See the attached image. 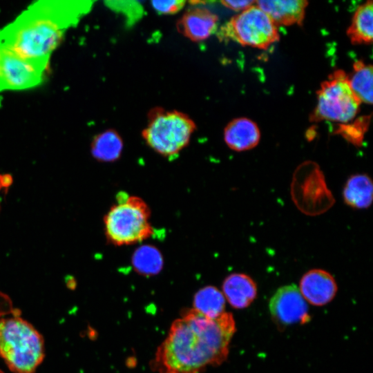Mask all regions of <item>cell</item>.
Masks as SVG:
<instances>
[{"label": "cell", "mask_w": 373, "mask_h": 373, "mask_svg": "<svg viewBox=\"0 0 373 373\" xmlns=\"http://www.w3.org/2000/svg\"><path fill=\"white\" fill-rule=\"evenodd\" d=\"M235 332L230 312L210 318L193 308L185 310L158 347L155 365L164 373H202L227 358Z\"/></svg>", "instance_id": "cell-1"}, {"label": "cell", "mask_w": 373, "mask_h": 373, "mask_svg": "<svg viewBox=\"0 0 373 373\" xmlns=\"http://www.w3.org/2000/svg\"><path fill=\"white\" fill-rule=\"evenodd\" d=\"M91 6L88 1H36L0 29V43L25 59H49L66 31L75 26Z\"/></svg>", "instance_id": "cell-2"}, {"label": "cell", "mask_w": 373, "mask_h": 373, "mask_svg": "<svg viewBox=\"0 0 373 373\" xmlns=\"http://www.w3.org/2000/svg\"><path fill=\"white\" fill-rule=\"evenodd\" d=\"M45 355L39 332L18 316L0 320V356L15 373H34Z\"/></svg>", "instance_id": "cell-3"}, {"label": "cell", "mask_w": 373, "mask_h": 373, "mask_svg": "<svg viewBox=\"0 0 373 373\" xmlns=\"http://www.w3.org/2000/svg\"><path fill=\"white\" fill-rule=\"evenodd\" d=\"M151 209L141 198L119 192L104 218L108 241L115 246L142 242L153 234Z\"/></svg>", "instance_id": "cell-4"}, {"label": "cell", "mask_w": 373, "mask_h": 373, "mask_svg": "<svg viewBox=\"0 0 373 373\" xmlns=\"http://www.w3.org/2000/svg\"><path fill=\"white\" fill-rule=\"evenodd\" d=\"M195 129V123L184 113L157 109L152 111L142 136L153 150L170 157L189 144Z\"/></svg>", "instance_id": "cell-5"}, {"label": "cell", "mask_w": 373, "mask_h": 373, "mask_svg": "<svg viewBox=\"0 0 373 373\" xmlns=\"http://www.w3.org/2000/svg\"><path fill=\"white\" fill-rule=\"evenodd\" d=\"M360 104L350 86L347 75L337 70L321 84L311 119L346 123L356 115Z\"/></svg>", "instance_id": "cell-6"}, {"label": "cell", "mask_w": 373, "mask_h": 373, "mask_svg": "<svg viewBox=\"0 0 373 373\" xmlns=\"http://www.w3.org/2000/svg\"><path fill=\"white\" fill-rule=\"evenodd\" d=\"M220 36L259 49H267L279 39L277 26L256 2L222 26Z\"/></svg>", "instance_id": "cell-7"}, {"label": "cell", "mask_w": 373, "mask_h": 373, "mask_svg": "<svg viewBox=\"0 0 373 373\" xmlns=\"http://www.w3.org/2000/svg\"><path fill=\"white\" fill-rule=\"evenodd\" d=\"M292 200L305 214L316 216L328 210L334 199L317 164L305 162L295 171L291 185Z\"/></svg>", "instance_id": "cell-8"}, {"label": "cell", "mask_w": 373, "mask_h": 373, "mask_svg": "<svg viewBox=\"0 0 373 373\" xmlns=\"http://www.w3.org/2000/svg\"><path fill=\"white\" fill-rule=\"evenodd\" d=\"M49 59L23 58L0 43V91L22 90L39 84Z\"/></svg>", "instance_id": "cell-9"}, {"label": "cell", "mask_w": 373, "mask_h": 373, "mask_svg": "<svg viewBox=\"0 0 373 373\" xmlns=\"http://www.w3.org/2000/svg\"><path fill=\"white\" fill-rule=\"evenodd\" d=\"M269 309L279 325L304 323L309 318L307 304L295 285L278 289L269 300Z\"/></svg>", "instance_id": "cell-10"}, {"label": "cell", "mask_w": 373, "mask_h": 373, "mask_svg": "<svg viewBox=\"0 0 373 373\" xmlns=\"http://www.w3.org/2000/svg\"><path fill=\"white\" fill-rule=\"evenodd\" d=\"M299 291L305 301L313 305L323 306L333 300L337 292V285L329 272L314 269L303 276Z\"/></svg>", "instance_id": "cell-11"}, {"label": "cell", "mask_w": 373, "mask_h": 373, "mask_svg": "<svg viewBox=\"0 0 373 373\" xmlns=\"http://www.w3.org/2000/svg\"><path fill=\"white\" fill-rule=\"evenodd\" d=\"M308 2L305 0H260L256 5L277 25H301Z\"/></svg>", "instance_id": "cell-12"}, {"label": "cell", "mask_w": 373, "mask_h": 373, "mask_svg": "<svg viewBox=\"0 0 373 373\" xmlns=\"http://www.w3.org/2000/svg\"><path fill=\"white\" fill-rule=\"evenodd\" d=\"M260 131L258 125L247 117H238L231 121L224 131L227 145L236 151L251 149L258 145Z\"/></svg>", "instance_id": "cell-13"}, {"label": "cell", "mask_w": 373, "mask_h": 373, "mask_svg": "<svg viewBox=\"0 0 373 373\" xmlns=\"http://www.w3.org/2000/svg\"><path fill=\"white\" fill-rule=\"evenodd\" d=\"M222 294L233 308L244 309L256 298L257 287L255 281L248 275L233 273L224 279Z\"/></svg>", "instance_id": "cell-14"}, {"label": "cell", "mask_w": 373, "mask_h": 373, "mask_svg": "<svg viewBox=\"0 0 373 373\" xmlns=\"http://www.w3.org/2000/svg\"><path fill=\"white\" fill-rule=\"evenodd\" d=\"M218 17L206 8H196L188 10L179 22L180 30L189 39L199 41L216 30Z\"/></svg>", "instance_id": "cell-15"}, {"label": "cell", "mask_w": 373, "mask_h": 373, "mask_svg": "<svg viewBox=\"0 0 373 373\" xmlns=\"http://www.w3.org/2000/svg\"><path fill=\"white\" fill-rule=\"evenodd\" d=\"M346 204L354 209H366L373 200V183L367 174H355L347 180L343 191Z\"/></svg>", "instance_id": "cell-16"}, {"label": "cell", "mask_w": 373, "mask_h": 373, "mask_svg": "<svg viewBox=\"0 0 373 373\" xmlns=\"http://www.w3.org/2000/svg\"><path fill=\"white\" fill-rule=\"evenodd\" d=\"M373 3L367 1L355 11L351 24L347 30L352 44H370L373 35Z\"/></svg>", "instance_id": "cell-17"}, {"label": "cell", "mask_w": 373, "mask_h": 373, "mask_svg": "<svg viewBox=\"0 0 373 373\" xmlns=\"http://www.w3.org/2000/svg\"><path fill=\"white\" fill-rule=\"evenodd\" d=\"M123 141L118 133L114 130H106L98 134L91 143L93 156L102 162H114L121 156Z\"/></svg>", "instance_id": "cell-18"}, {"label": "cell", "mask_w": 373, "mask_h": 373, "mask_svg": "<svg viewBox=\"0 0 373 373\" xmlns=\"http://www.w3.org/2000/svg\"><path fill=\"white\" fill-rule=\"evenodd\" d=\"M135 271L140 275L150 277L162 269L164 259L161 251L155 246L144 245L137 248L131 257Z\"/></svg>", "instance_id": "cell-19"}, {"label": "cell", "mask_w": 373, "mask_h": 373, "mask_svg": "<svg viewBox=\"0 0 373 373\" xmlns=\"http://www.w3.org/2000/svg\"><path fill=\"white\" fill-rule=\"evenodd\" d=\"M372 66L361 60L353 65V71L347 75L350 86L360 102L372 104Z\"/></svg>", "instance_id": "cell-20"}, {"label": "cell", "mask_w": 373, "mask_h": 373, "mask_svg": "<svg viewBox=\"0 0 373 373\" xmlns=\"http://www.w3.org/2000/svg\"><path fill=\"white\" fill-rule=\"evenodd\" d=\"M225 303L222 292L213 286L199 289L193 302L194 309L210 318H216L225 312Z\"/></svg>", "instance_id": "cell-21"}, {"label": "cell", "mask_w": 373, "mask_h": 373, "mask_svg": "<svg viewBox=\"0 0 373 373\" xmlns=\"http://www.w3.org/2000/svg\"><path fill=\"white\" fill-rule=\"evenodd\" d=\"M184 1H153V9L161 14H173L180 10L184 4Z\"/></svg>", "instance_id": "cell-22"}, {"label": "cell", "mask_w": 373, "mask_h": 373, "mask_svg": "<svg viewBox=\"0 0 373 373\" xmlns=\"http://www.w3.org/2000/svg\"><path fill=\"white\" fill-rule=\"evenodd\" d=\"M254 1H222L221 3L228 8L235 11H243L245 9L255 4Z\"/></svg>", "instance_id": "cell-23"}, {"label": "cell", "mask_w": 373, "mask_h": 373, "mask_svg": "<svg viewBox=\"0 0 373 373\" xmlns=\"http://www.w3.org/2000/svg\"><path fill=\"white\" fill-rule=\"evenodd\" d=\"M12 183V178L8 175H1L0 174V200H1V193L3 189L8 188L10 184Z\"/></svg>", "instance_id": "cell-24"}, {"label": "cell", "mask_w": 373, "mask_h": 373, "mask_svg": "<svg viewBox=\"0 0 373 373\" xmlns=\"http://www.w3.org/2000/svg\"><path fill=\"white\" fill-rule=\"evenodd\" d=\"M0 373H4L3 372H2L1 370H0Z\"/></svg>", "instance_id": "cell-25"}, {"label": "cell", "mask_w": 373, "mask_h": 373, "mask_svg": "<svg viewBox=\"0 0 373 373\" xmlns=\"http://www.w3.org/2000/svg\"><path fill=\"white\" fill-rule=\"evenodd\" d=\"M168 373H171V372H168Z\"/></svg>", "instance_id": "cell-26"}]
</instances>
